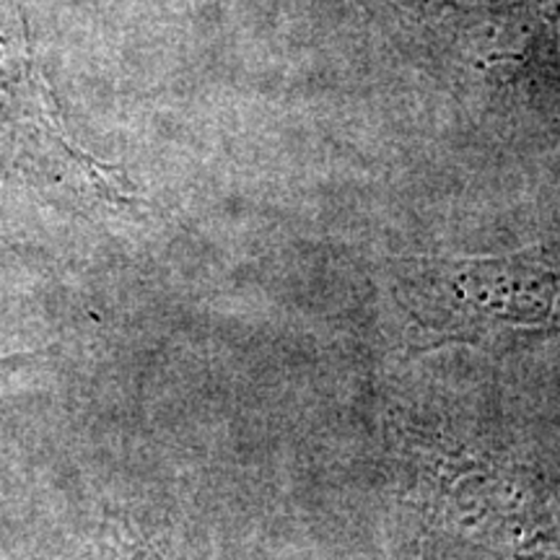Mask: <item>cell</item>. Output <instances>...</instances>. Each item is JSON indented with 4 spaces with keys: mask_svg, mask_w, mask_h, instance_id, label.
Masks as SVG:
<instances>
[{
    "mask_svg": "<svg viewBox=\"0 0 560 560\" xmlns=\"http://www.w3.org/2000/svg\"><path fill=\"white\" fill-rule=\"evenodd\" d=\"M405 37L486 86H514L556 62L560 0H384Z\"/></svg>",
    "mask_w": 560,
    "mask_h": 560,
    "instance_id": "1",
    "label": "cell"
},
{
    "mask_svg": "<svg viewBox=\"0 0 560 560\" xmlns=\"http://www.w3.org/2000/svg\"><path fill=\"white\" fill-rule=\"evenodd\" d=\"M558 280L529 257L410 260L397 270V301L431 342L478 340L548 319Z\"/></svg>",
    "mask_w": 560,
    "mask_h": 560,
    "instance_id": "2",
    "label": "cell"
},
{
    "mask_svg": "<svg viewBox=\"0 0 560 560\" xmlns=\"http://www.w3.org/2000/svg\"><path fill=\"white\" fill-rule=\"evenodd\" d=\"M130 560H149V558H130Z\"/></svg>",
    "mask_w": 560,
    "mask_h": 560,
    "instance_id": "3",
    "label": "cell"
}]
</instances>
